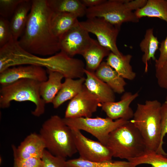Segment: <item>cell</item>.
Masks as SVG:
<instances>
[{"mask_svg": "<svg viewBox=\"0 0 167 167\" xmlns=\"http://www.w3.org/2000/svg\"><path fill=\"white\" fill-rule=\"evenodd\" d=\"M14 159H26L32 158L41 159L46 147L39 135L32 133L26 137L16 147L12 146Z\"/></svg>", "mask_w": 167, "mask_h": 167, "instance_id": "5bb4252c", "label": "cell"}, {"mask_svg": "<svg viewBox=\"0 0 167 167\" xmlns=\"http://www.w3.org/2000/svg\"><path fill=\"white\" fill-rule=\"evenodd\" d=\"M47 80L40 83V94L45 104L52 103L62 87V80L64 77L57 71L47 69Z\"/></svg>", "mask_w": 167, "mask_h": 167, "instance_id": "ac0fdd59", "label": "cell"}, {"mask_svg": "<svg viewBox=\"0 0 167 167\" xmlns=\"http://www.w3.org/2000/svg\"><path fill=\"white\" fill-rule=\"evenodd\" d=\"M63 118L65 123L71 128L83 130L89 133L105 145H106L110 133L129 121L122 119L113 121L108 117Z\"/></svg>", "mask_w": 167, "mask_h": 167, "instance_id": "52a82bcc", "label": "cell"}, {"mask_svg": "<svg viewBox=\"0 0 167 167\" xmlns=\"http://www.w3.org/2000/svg\"><path fill=\"white\" fill-rule=\"evenodd\" d=\"M156 100L138 103L133 118L130 120L143 138L147 150L167 156L163 149L161 137V108Z\"/></svg>", "mask_w": 167, "mask_h": 167, "instance_id": "7a4b0ae2", "label": "cell"}, {"mask_svg": "<svg viewBox=\"0 0 167 167\" xmlns=\"http://www.w3.org/2000/svg\"><path fill=\"white\" fill-rule=\"evenodd\" d=\"M84 72L86 76L84 85L101 103L115 101L114 92L107 84L98 78L95 72L85 69Z\"/></svg>", "mask_w": 167, "mask_h": 167, "instance_id": "9a60e30c", "label": "cell"}, {"mask_svg": "<svg viewBox=\"0 0 167 167\" xmlns=\"http://www.w3.org/2000/svg\"><path fill=\"white\" fill-rule=\"evenodd\" d=\"M134 13L139 19L145 17H156L167 22V0H148L143 6Z\"/></svg>", "mask_w": 167, "mask_h": 167, "instance_id": "7402d4cb", "label": "cell"}, {"mask_svg": "<svg viewBox=\"0 0 167 167\" xmlns=\"http://www.w3.org/2000/svg\"><path fill=\"white\" fill-rule=\"evenodd\" d=\"M105 0H81L80 1L87 8L98 6L105 1Z\"/></svg>", "mask_w": 167, "mask_h": 167, "instance_id": "e575fe53", "label": "cell"}, {"mask_svg": "<svg viewBox=\"0 0 167 167\" xmlns=\"http://www.w3.org/2000/svg\"><path fill=\"white\" fill-rule=\"evenodd\" d=\"M155 76L159 86L167 90V61L160 67L155 69Z\"/></svg>", "mask_w": 167, "mask_h": 167, "instance_id": "4dcf8cb0", "label": "cell"}, {"mask_svg": "<svg viewBox=\"0 0 167 167\" xmlns=\"http://www.w3.org/2000/svg\"><path fill=\"white\" fill-rule=\"evenodd\" d=\"M161 137L163 142L164 137L167 134V95L161 108Z\"/></svg>", "mask_w": 167, "mask_h": 167, "instance_id": "836d02e7", "label": "cell"}, {"mask_svg": "<svg viewBox=\"0 0 167 167\" xmlns=\"http://www.w3.org/2000/svg\"><path fill=\"white\" fill-rule=\"evenodd\" d=\"M159 43L157 38L154 35L153 29H147L146 31L144 38L139 45L141 50L144 53L142 60L145 65V72L148 71L149 61L151 59L155 61L156 59L155 54L158 49Z\"/></svg>", "mask_w": 167, "mask_h": 167, "instance_id": "d4e9b609", "label": "cell"}, {"mask_svg": "<svg viewBox=\"0 0 167 167\" xmlns=\"http://www.w3.org/2000/svg\"><path fill=\"white\" fill-rule=\"evenodd\" d=\"M40 83L30 79H23L7 85L1 86L0 89V107H9L13 101H29L34 103L35 108L32 114L39 117L45 111V103L40 94Z\"/></svg>", "mask_w": 167, "mask_h": 167, "instance_id": "8992f818", "label": "cell"}, {"mask_svg": "<svg viewBox=\"0 0 167 167\" xmlns=\"http://www.w3.org/2000/svg\"><path fill=\"white\" fill-rule=\"evenodd\" d=\"M47 72L42 66L35 65H19L8 68L0 72V84L5 86L23 79L39 82L47 80Z\"/></svg>", "mask_w": 167, "mask_h": 167, "instance_id": "7c38bea8", "label": "cell"}, {"mask_svg": "<svg viewBox=\"0 0 167 167\" xmlns=\"http://www.w3.org/2000/svg\"><path fill=\"white\" fill-rule=\"evenodd\" d=\"M71 128L79 157L84 160L93 162L112 160L113 156L112 152L106 146L100 142L87 138L79 130Z\"/></svg>", "mask_w": 167, "mask_h": 167, "instance_id": "9c48e42d", "label": "cell"}, {"mask_svg": "<svg viewBox=\"0 0 167 167\" xmlns=\"http://www.w3.org/2000/svg\"><path fill=\"white\" fill-rule=\"evenodd\" d=\"M93 40L79 22L59 38L60 50L71 58L76 54L82 55Z\"/></svg>", "mask_w": 167, "mask_h": 167, "instance_id": "30bf717a", "label": "cell"}, {"mask_svg": "<svg viewBox=\"0 0 167 167\" xmlns=\"http://www.w3.org/2000/svg\"><path fill=\"white\" fill-rule=\"evenodd\" d=\"M48 4L55 12L73 14L78 18L86 15L87 7L79 0H47Z\"/></svg>", "mask_w": 167, "mask_h": 167, "instance_id": "603a6c76", "label": "cell"}, {"mask_svg": "<svg viewBox=\"0 0 167 167\" xmlns=\"http://www.w3.org/2000/svg\"><path fill=\"white\" fill-rule=\"evenodd\" d=\"M67 167H130L127 161H113L93 162L79 157L66 161Z\"/></svg>", "mask_w": 167, "mask_h": 167, "instance_id": "4316f807", "label": "cell"}, {"mask_svg": "<svg viewBox=\"0 0 167 167\" xmlns=\"http://www.w3.org/2000/svg\"><path fill=\"white\" fill-rule=\"evenodd\" d=\"M96 76L107 84L114 92L120 94L125 92L126 83L124 79L106 62H102L95 72Z\"/></svg>", "mask_w": 167, "mask_h": 167, "instance_id": "e0dca14e", "label": "cell"}, {"mask_svg": "<svg viewBox=\"0 0 167 167\" xmlns=\"http://www.w3.org/2000/svg\"><path fill=\"white\" fill-rule=\"evenodd\" d=\"M101 104L98 98L84 85L81 91L69 102L65 111V118H90Z\"/></svg>", "mask_w": 167, "mask_h": 167, "instance_id": "8fae6325", "label": "cell"}, {"mask_svg": "<svg viewBox=\"0 0 167 167\" xmlns=\"http://www.w3.org/2000/svg\"><path fill=\"white\" fill-rule=\"evenodd\" d=\"M159 50V56L155 61V69L160 67L167 61V35L165 39L161 43Z\"/></svg>", "mask_w": 167, "mask_h": 167, "instance_id": "d6a6232c", "label": "cell"}, {"mask_svg": "<svg viewBox=\"0 0 167 167\" xmlns=\"http://www.w3.org/2000/svg\"><path fill=\"white\" fill-rule=\"evenodd\" d=\"M14 163L17 167H41V159L32 158L26 159H14Z\"/></svg>", "mask_w": 167, "mask_h": 167, "instance_id": "1f68e13d", "label": "cell"}, {"mask_svg": "<svg viewBox=\"0 0 167 167\" xmlns=\"http://www.w3.org/2000/svg\"><path fill=\"white\" fill-rule=\"evenodd\" d=\"M13 167H17L16 164L14 163V165Z\"/></svg>", "mask_w": 167, "mask_h": 167, "instance_id": "d590c367", "label": "cell"}, {"mask_svg": "<svg viewBox=\"0 0 167 167\" xmlns=\"http://www.w3.org/2000/svg\"><path fill=\"white\" fill-rule=\"evenodd\" d=\"M23 0H0V16L7 19L12 16L16 8Z\"/></svg>", "mask_w": 167, "mask_h": 167, "instance_id": "f1b7e54d", "label": "cell"}, {"mask_svg": "<svg viewBox=\"0 0 167 167\" xmlns=\"http://www.w3.org/2000/svg\"><path fill=\"white\" fill-rule=\"evenodd\" d=\"M147 1L105 0L98 6L87 8L85 15L88 18H103L120 29L123 23L139 22V19L133 11L143 6Z\"/></svg>", "mask_w": 167, "mask_h": 167, "instance_id": "5b68a950", "label": "cell"}, {"mask_svg": "<svg viewBox=\"0 0 167 167\" xmlns=\"http://www.w3.org/2000/svg\"><path fill=\"white\" fill-rule=\"evenodd\" d=\"M106 146L113 157L127 160L140 156L147 150L143 138L130 120L110 133Z\"/></svg>", "mask_w": 167, "mask_h": 167, "instance_id": "277c9868", "label": "cell"}, {"mask_svg": "<svg viewBox=\"0 0 167 167\" xmlns=\"http://www.w3.org/2000/svg\"><path fill=\"white\" fill-rule=\"evenodd\" d=\"M32 0H23L16 8L10 22L13 39L18 41L25 28L28 15L32 7Z\"/></svg>", "mask_w": 167, "mask_h": 167, "instance_id": "2e32d148", "label": "cell"}, {"mask_svg": "<svg viewBox=\"0 0 167 167\" xmlns=\"http://www.w3.org/2000/svg\"><path fill=\"white\" fill-rule=\"evenodd\" d=\"M85 80L84 77L76 79L65 78L52 103L53 107L58 108L65 102L75 96L82 89Z\"/></svg>", "mask_w": 167, "mask_h": 167, "instance_id": "d6986e66", "label": "cell"}, {"mask_svg": "<svg viewBox=\"0 0 167 167\" xmlns=\"http://www.w3.org/2000/svg\"><path fill=\"white\" fill-rule=\"evenodd\" d=\"M132 56L130 54L119 57L111 52L106 59V62L124 79L132 80L136 74L130 64Z\"/></svg>", "mask_w": 167, "mask_h": 167, "instance_id": "44dd1931", "label": "cell"}, {"mask_svg": "<svg viewBox=\"0 0 167 167\" xmlns=\"http://www.w3.org/2000/svg\"><path fill=\"white\" fill-rule=\"evenodd\" d=\"M39 135L46 150L54 156L65 158L77 152L71 129L58 115H52L44 122Z\"/></svg>", "mask_w": 167, "mask_h": 167, "instance_id": "3957f363", "label": "cell"}, {"mask_svg": "<svg viewBox=\"0 0 167 167\" xmlns=\"http://www.w3.org/2000/svg\"><path fill=\"white\" fill-rule=\"evenodd\" d=\"M127 161L130 167H136L142 164H149L153 167H167V156L149 150L140 156Z\"/></svg>", "mask_w": 167, "mask_h": 167, "instance_id": "484cf974", "label": "cell"}, {"mask_svg": "<svg viewBox=\"0 0 167 167\" xmlns=\"http://www.w3.org/2000/svg\"><path fill=\"white\" fill-rule=\"evenodd\" d=\"M32 2L25 28L18 43L23 49L35 55L54 54L60 50L59 39L51 28L54 12L47 0H32Z\"/></svg>", "mask_w": 167, "mask_h": 167, "instance_id": "6da1fadb", "label": "cell"}, {"mask_svg": "<svg viewBox=\"0 0 167 167\" xmlns=\"http://www.w3.org/2000/svg\"><path fill=\"white\" fill-rule=\"evenodd\" d=\"M10 22L8 19L0 16V48L6 44L11 38Z\"/></svg>", "mask_w": 167, "mask_h": 167, "instance_id": "f546056e", "label": "cell"}, {"mask_svg": "<svg viewBox=\"0 0 167 167\" xmlns=\"http://www.w3.org/2000/svg\"><path fill=\"white\" fill-rule=\"evenodd\" d=\"M139 96L138 92L134 94L126 92L119 101L101 103L100 106L108 117L113 120L122 119L129 121L133 118L134 114L130 105Z\"/></svg>", "mask_w": 167, "mask_h": 167, "instance_id": "4fadbf2b", "label": "cell"}, {"mask_svg": "<svg viewBox=\"0 0 167 167\" xmlns=\"http://www.w3.org/2000/svg\"><path fill=\"white\" fill-rule=\"evenodd\" d=\"M79 23L89 33L94 34L101 45L119 57L123 55L116 44L120 29L100 18H88L85 21L79 22Z\"/></svg>", "mask_w": 167, "mask_h": 167, "instance_id": "ba28073f", "label": "cell"}, {"mask_svg": "<svg viewBox=\"0 0 167 167\" xmlns=\"http://www.w3.org/2000/svg\"><path fill=\"white\" fill-rule=\"evenodd\" d=\"M75 15L69 13L53 12L51 26L54 35L60 38L79 21Z\"/></svg>", "mask_w": 167, "mask_h": 167, "instance_id": "cb8c5ba5", "label": "cell"}, {"mask_svg": "<svg viewBox=\"0 0 167 167\" xmlns=\"http://www.w3.org/2000/svg\"><path fill=\"white\" fill-rule=\"evenodd\" d=\"M41 159V167H67L65 158L54 156L46 149Z\"/></svg>", "mask_w": 167, "mask_h": 167, "instance_id": "83f0119b", "label": "cell"}, {"mask_svg": "<svg viewBox=\"0 0 167 167\" xmlns=\"http://www.w3.org/2000/svg\"><path fill=\"white\" fill-rule=\"evenodd\" d=\"M108 49L102 46L93 39L89 47L82 54L86 63V70L95 72L103 59L110 53Z\"/></svg>", "mask_w": 167, "mask_h": 167, "instance_id": "ffe728a7", "label": "cell"}]
</instances>
